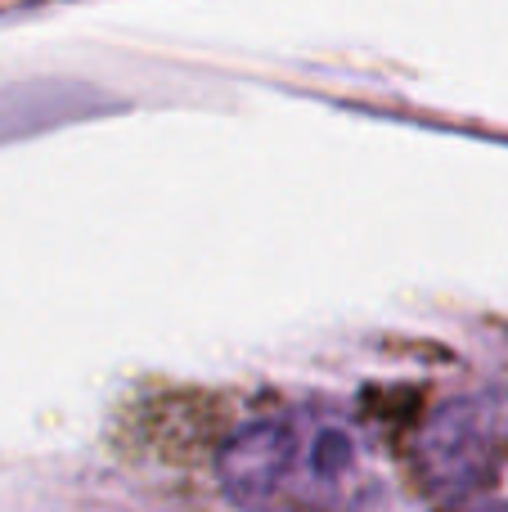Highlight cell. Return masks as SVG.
Listing matches in <instances>:
<instances>
[{
	"mask_svg": "<svg viewBox=\"0 0 508 512\" xmlns=\"http://www.w3.org/2000/svg\"><path fill=\"white\" fill-rule=\"evenodd\" d=\"M216 481L239 512H356L374 472L351 418L333 409H279L243 423L221 445Z\"/></svg>",
	"mask_w": 508,
	"mask_h": 512,
	"instance_id": "6da1fadb",
	"label": "cell"
}]
</instances>
